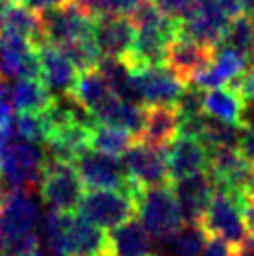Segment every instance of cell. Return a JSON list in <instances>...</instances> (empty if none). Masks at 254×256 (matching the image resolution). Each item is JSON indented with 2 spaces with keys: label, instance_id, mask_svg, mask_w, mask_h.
Returning a JSON list of instances; mask_svg holds the SVG:
<instances>
[{
  "label": "cell",
  "instance_id": "e0dca14e",
  "mask_svg": "<svg viewBox=\"0 0 254 256\" xmlns=\"http://www.w3.org/2000/svg\"><path fill=\"white\" fill-rule=\"evenodd\" d=\"M208 159H210V150L194 136L178 135L168 144V148H164V161L170 182L206 170Z\"/></svg>",
  "mask_w": 254,
  "mask_h": 256
},
{
  "label": "cell",
  "instance_id": "d6a6232c",
  "mask_svg": "<svg viewBox=\"0 0 254 256\" xmlns=\"http://www.w3.org/2000/svg\"><path fill=\"white\" fill-rule=\"evenodd\" d=\"M154 6L161 12V14L168 15L176 21H182L184 17H187L192 6H194V0H150Z\"/></svg>",
  "mask_w": 254,
  "mask_h": 256
},
{
  "label": "cell",
  "instance_id": "e575fe53",
  "mask_svg": "<svg viewBox=\"0 0 254 256\" xmlns=\"http://www.w3.org/2000/svg\"><path fill=\"white\" fill-rule=\"evenodd\" d=\"M232 247L226 242H222L220 238L210 236L208 242L204 243V249L200 250L198 256H232Z\"/></svg>",
  "mask_w": 254,
  "mask_h": 256
},
{
  "label": "cell",
  "instance_id": "60d3db41",
  "mask_svg": "<svg viewBox=\"0 0 254 256\" xmlns=\"http://www.w3.org/2000/svg\"><path fill=\"white\" fill-rule=\"evenodd\" d=\"M241 12L247 15H254V0H240Z\"/></svg>",
  "mask_w": 254,
  "mask_h": 256
},
{
  "label": "cell",
  "instance_id": "5b68a950",
  "mask_svg": "<svg viewBox=\"0 0 254 256\" xmlns=\"http://www.w3.org/2000/svg\"><path fill=\"white\" fill-rule=\"evenodd\" d=\"M38 189L42 200L54 212H75L84 194V184L73 163L47 159Z\"/></svg>",
  "mask_w": 254,
  "mask_h": 256
},
{
  "label": "cell",
  "instance_id": "f546056e",
  "mask_svg": "<svg viewBox=\"0 0 254 256\" xmlns=\"http://www.w3.org/2000/svg\"><path fill=\"white\" fill-rule=\"evenodd\" d=\"M62 50L70 56V60L73 62V66L77 68L78 72H88V70H96L101 60V52L94 43L92 34L90 36L77 40L71 45L62 47Z\"/></svg>",
  "mask_w": 254,
  "mask_h": 256
},
{
  "label": "cell",
  "instance_id": "603a6c76",
  "mask_svg": "<svg viewBox=\"0 0 254 256\" xmlns=\"http://www.w3.org/2000/svg\"><path fill=\"white\" fill-rule=\"evenodd\" d=\"M0 32L30 40L36 45L40 40V19L21 2H8L0 12Z\"/></svg>",
  "mask_w": 254,
  "mask_h": 256
},
{
  "label": "cell",
  "instance_id": "52a82bcc",
  "mask_svg": "<svg viewBox=\"0 0 254 256\" xmlns=\"http://www.w3.org/2000/svg\"><path fill=\"white\" fill-rule=\"evenodd\" d=\"M38 19H40L38 43H49L62 49L66 45H71L73 42L92 34L94 19L70 0L62 6L42 12Z\"/></svg>",
  "mask_w": 254,
  "mask_h": 256
},
{
  "label": "cell",
  "instance_id": "4316f807",
  "mask_svg": "<svg viewBox=\"0 0 254 256\" xmlns=\"http://www.w3.org/2000/svg\"><path fill=\"white\" fill-rule=\"evenodd\" d=\"M241 126H234V124H226L217 118H212L204 112V120H202V129L198 140L206 144V148H238L241 136Z\"/></svg>",
  "mask_w": 254,
  "mask_h": 256
},
{
  "label": "cell",
  "instance_id": "ab89813d",
  "mask_svg": "<svg viewBox=\"0 0 254 256\" xmlns=\"http://www.w3.org/2000/svg\"><path fill=\"white\" fill-rule=\"evenodd\" d=\"M144 2H148V0H118V14L131 15L134 10L140 8Z\"/></svg>",
  "mask_w": 254,
  "mask_h": 256
},
{
  "label": "cell",
  "instance_id": "277c9868",
  "mask_svg": "<svg viewBox=\"0 0 254 256\" xmlns=\"http://www.w3.org/2000/svg\"><path fill=\"white\" fill-rule=\"evenodd\" d=\"M73 166L77 168L82 184L88 189H118L129 192L134 200L142 189L136 182L129 178L120 157L106 156L88 148L73 161Z\"/></svg>",
  "mask_w": 254,
  "mask_h": 256
},
{
  "label": "cell",
  "instance_id": "ac0fdd59",
  "mask_svg": "<svg viewBox=\"0 0 254 256\" xmlns=\"http://www.w3.org/2000/svg\"><path fill=\"white\" fill-rule=\"evenodd\" d=\"M180 133V114L174 105L144 107V124L134 140L156 148H166Z\"/></svg>",
  "mask_w": 254,
  "mask_h": 256
},
{
  "label": "cell",
  "instance_id": "6da1fadb",
  "mask_svg": "<svg viewBox=\"0 0 254 256\" xmlns=\"http://www.w3.org/2000/svg\"><path fill=\"white\" fill-rule=\"evenodd\" d=\"M47 159L42 144L28 142L15 133L12 120L0 128V182L10 189H38Z\"/></svg>",
  "mask_w": 254,
  "mask_h": 256
},
{
  "label": "cell",
  "instance_id": "b9f144b4",
  "mask_svg": "<svg viewBox=\"0 0 254 256\" xmlns=\"http://www.w3.org/2000/svg\"><path fill=\"white\" fill-rule=\"evenodd\" d=\"M6 194H8V187L2 182H0V210H2V204H4V200H6Z\"/></svg>",
  "mask_w": 254,
  "mask_h": 256
},
{
  "label": "cell",
  "instance_id": "83f0119b",
  "mask_svg": "<svg viewBox=\"0 0 254 256\" xmlns=\"http://www.w3.org/2000/svg\"><path fill=\"white\" fill-rule=\"evenodd\" d=\"M210 236L204 232L200 222H184V226L166 240L172 256H198L204 249Z\"/></svg>",
  "mask_w": 254,
  "mask_h": 256
},
{
  "label": "cell",
  "instance_id": "7dc6e473",
  "mask_svg": "<svg viewBox=\"0 0 254 256\" xmlns=\"http://www.w3.org/2000/svg\"><path fill=\"white\" fill-rule=\"evenodd\" d=\"M0 12H2V8H0Z\"/></svg>",
  "mask_w": 254,
  "mask_h": 256
},
{
  "label": "cell",
  "instance_id": "f1b7e54d",
  "mask_svg": "<svg viewBox=\"0 0 254 256\" xmlns=\"http://www.w3.org/2000/svg\"><path fill=\"white\" fill-rule=\"evenodd\" d=\"M15 133L36 144H45L47 135H49V126L43 112H19V116L12 120Z\"/></svg>",
  "mask_w": 254,
  "mask_h": 256
},
{
  "label": "cell",
  "instance_id": "74e56055",
  "mask_svg": "<svg viewBox=\"0 0 254 256\" xmlns=\"http://www.w3.org/2000/svg\"><path fill=\"white\" fill-rule=\"evenodd\" d=\"M17 2H21L22 6H26L28 10H32V12H40V14H42L45 10L62 6L68 0H17Z\"/></svg>",
  "mask_w": 254,
  "mask_h": 256
},
{
  "label": "cell",
  "instance_id": "ffe728a7",
  "mask_svg": "<svg viewBox=\"0 0 254 256\" xmlns=\"http://www.w3.org/2000/svg\"><path fill=\"white\" fill-rule=\"evenodd\" d=\"M108 236V256H148L152 238L138 219H129L112 228Z\"/></svg>",
  "mask_w": 254,
  "mask_h": 256
},
{
  "label": "cell",
  "instance_id": "d4e9b609",
  "mask_svg": "<svg viewBox=\"0 0 254 256\" xmlns=\"http://www.w3.org/2000/svg\"><path fill=\"white\" fill-rule=\"evenodd\" d=\"M134 142V135L116 126L96 124L90 131V148L112 157H122Z\"/></svg>",
  "mask_w": 254,
  "mask_h": 256
},
{
  "label": "cell",
  "instance_id": "9a60e30c",
  "mask_svg": "<svg viewBox=\"0 0 254 256\" xmlns=\"http://www.w3.org/2000/svg\"><path fill=\"white\" fill-rule=\"evenodd\" d=\"M38 64H40V80L50 92V96H66L71 94L78 70L73 66L70 56L60 47L49 43H38Z\"/></svg>",
  "mask_w": 254,
  "mask_h": 256
},
{
  "label": "cell",
  "instance_id": "484cf974",
  "mask_svg": "<svg viewBox=\"0 0 254 256\" xmlns=\"http://www.w3.org/2000/svg\"><path fill=\"white\" fill-rule=\"evenodd\" d=\"M110 90L103 77L99 75L98 70H88V72H80V75L75 80V86L71 90V96L82 103L90 112H94L96 108L103 103V101L110 96Z\"/></svg>",
  "mask_w": 254,
  "mask_h": 256
},
{
  "label": "cell",
  "instance_id": "d590c367",
  "mask_svg": "<svg viewBox=\"0 0 254 256\" xmlns=\"http://www.w3.org/2000/svg\"><path fill=\"white\" fill-rule=\"evenodd\" d=\"M238 150L243 154L245 159H248V161L254 164V124L252 126H247V128L241 129V136H240Z\"/></svg>",
  "mask_w": 254,
  "mask_h": 256
},
{
  "label": "cell",
  "instance_id": "1f68e13d",
  "mask_svg": "<svg viewBox=\"0 0 254 256\" xmlns=\"http://www.w3.org/2000/svg\"><path fill=\"white\" fill-rule=\"evenodd\" d=\"M71 2L92 19L118 14V0H71Z\"/></svg>",
  "mask_w": 254,
  "mask_h": 256
},
{
  "label": "cell",
  "instance_id": "2e32d148",
  "mask_svg": "<svg viewBox=\"0 0 254 256\" xmlns=\"http://www.w3.org/2000/svg\"><path fill=\"white\" fill-rule=\"evenodd\" d=\"M170 189L180 208V214L184 217V222H200L215 192V184L208 170H202L170 182Z\"/></svg>",
  "mask_w": 254,
  "mask_h": 256
},
{
  "label": "cell",
  "instance_id": "836d02e7",
  "mask_svg": "<svg viewBox=\"0 0 254 256\" xmlns=\"http://www.w3.org/2000/svg\"><path fill=\"white\" fill-rule=\"evenodd\" d=\"M226 86H230L232 90L240 94L243 101L245 100H252L254 98V66H248L245 72L234 77Z\"/></svg>",
  "mask_w": 254,
  "mask_h": 256
},
{
  "label": "cell",
  "instance_id": "d6986e66",
  "mask_svg": "<svg viewBox=\"0 0 254 256\" xmlns=\"http://www.w3.org/2000/svg\"><path fill=\"white\" fill-rule=\"evenodd\" d=\"M247 68V58L232 47L222 45V47H219L217 52H213L212 64L208 66L202 73H198L190 82L200 86L202 90H212V88L228 84L234 77L241 75Z\"/></svg>",
  "mask_w": 254,
  "mask_h": 256
},
{
  "label": "cell",
  "instance_id": "f6af8a7d",
  "mask_svg": "<svg viewBox=\"0 0 254 256\" xmlns=\"http://www.w3.org/2000/svg\"><path fill=\"white\" fill-rule=\"evenodd\" d=\"M148 256H157V254H148Z\"/></svg>",
  "mask_w": 254,
  "mask_h": 256
},
{
  "label": "cell",
  "instance_id": "7a4b0ae2",
  "mask_svg": "<svg viewBox=\"0 0 254 256\" xmlns=\"http://www.w3.org/2000/svg\"><path fill=\"white\" fill-rule=\"evenodd\" d=\"M243 200L238 192L215 187L210 204L200 219V226L208 236H215L226 242L234 250L240 249L248 234L243 219Z\"/></svg>",
  "mask_w": 254,
  "mask_h": 256
},
{
  "label": "cell",
  "instance_id": "30bf717a",
  "mask_svg": "<svg viewBox=\"0 0 254 256\" xmlns=\"http://www.w3.org/2000/svg\"><path fill=\"white\" fill-rule=\"evenodd\" d=\"M124 166L129 178L144 187L168 185V170L164 161V148H156L150 144L134 140L124 154Z\"/></svg>",
  "mask_w": 254,
  "mask_h": 256
},
{
  "label": "cell",
  "instance_id": "8fae6325",
  "mask_svg": "<svg viewBox=\"0 0 254 256\" xmlns=\"http://www.w3.org/2000/svg\"><path fill=\"white\" fill-rule=\"evenodd\" d=\"M136 94L142 107L148 105H174L178 96L182 94L185 82L170 72L164 64L144 66L133 70Z\"/></svg>",
  "mask_w": 254,
  "mask_h": 256
},
{
  "label": "cell",
  "instance_id": "5bb4252c",
  "mask_svg": "<svg viewBox=\"0 0 254 256\" xmlns=\"http://www.w3.org/2000/svg\"><path fill=\"white\" fill-rule=\"evenodd\" d=\"M92 38L101 56L124 60L133 47L134 24L122 14L96 17L92 21Z\"/></svg>",
  "mask_w": 254,
  "mask_h": 256
},
{
  "label": "cell",
  "instance_id": "3957f363",
  "mask_svg": "<svg viewBox=\"0 0 254 256\" xmlns=\"http://www.w3.org/2000/svg\"><path fill=\"white\" fill-rule=\"evenodd\" d=\"M136 215L150 238L159 242H166L184 226V217L180 214L170 184L140 189L136 194Z\"/></svg>",
  "mask_w": 254,
  "mask_h": 256
},
{
  "label": "cell",
  "instance_id": "4fadbf2b",
  "mask_svg": "<svg viewBox=\"0 0 254 256\" xmlns=\"http://www.w3.org/2000/svg\"><path fill=\"white\" fill-rule=\"evenodd\" d=\"M213 52H215L213 47L196 43L192 40H187V38L176 36L166 45L162 64L166 66L182 82H190L198 73H202L212 64Z\"/></svg>",
  "mask_w": 254,
  "mask_h": 256
},
{
  "label": "cell",
  "instance_id": "8d00e7d4",
  "mask_svg": "<svg viewBox=\"0 0 254 256\" xmlns=\"http://www.w3.org/2000/svg\"><path fill=\"white\" fill-rule=\"evenodd\" d=\"M12 101H10V88L4 80H0V128L12 120Z\"/></svg>",
  "mask_w": 254,
  "mask_h": 256
},
{
  "label": "cell",
  "instance_id": "9c48e42d",
  "mask_svg": "<svg viewBox=\"0 0 254 256\" xmlns=\"http://www.w3.org/2000/svg\"><path fill=\"white\" fill-rule=\"evenodd\" d=\"M40 222V206L30 191L8 189L6 200L0 210V242L8 243L32 234Z\"/></svg>",
  "mask_w": 254,
  "mask_h": 256
},
{
  "label": "cell",
  "instance_id": "cb8c5ba5",
  "mask_svg": "<svg viewBox=\"0 0 254 256\" xmlns=\"http://www.w3.org/2000/svg\"><path fill=\"white\" fill-rule=\"evenodd\" d=\"M204 112L226 124L240 126L243 98L230 86H219L204 92Z\"/></svg>",
  "mask_w": 254,
  "mask_h": 256
},
{
  "label": "cell",
  "instance_id": "bcb514c9",
  "mask_svg": "<svg viewBox=\"0 0 254 256\" xmlns=\"http://www.w3.org/2000/svg\"><path fill=\"white\" fill-rule=\"evenodd\" d=\"M12 2H17V0H12Z\"/></svg>",
  "mask_w": 254,
  "mask_h": 256
},
{
  "label": "cell",
  "instance_id": "ee69618b",
  "mask_svg": "<svg viewBox=\"0 0 254 256\" xmlns=\"http://www.w3.org/2000/svg\"><path fill=\"white\" fill-rule=\"evenodd\" d=\"M0 256H10L8 254V250H6V247H4V243L0 242Z\"/></svg>",
  "mask_w": 254,
  "mask_h": 256
},
{
  "label": "cell",
  "instance_id": "4dcf8cb0",
  "mask_svg": "<svg viewBox=\"0 0 254 256\" xmlns=\"http://www.w3.org/2000/svg\"><path fill=\"white\" fill-rule=\"evenodd\" d=\"M174 107H176L180 118L202 114L204 112V90L196 84H187L185 82L182 94L174 101Z\"/></svg>",
  "mask_w": 254,
  "mask_h": 256
},
{
  "label": "cell",
  "instance_id": "7402d4cb",
  "mask_svg": "<svg viewBox=\"0 0 254 256\" xmlns=\"http://www.w3.org/2000/svg\"><path fill=\"white\" fill-rule=\"evenodd\" d=\"M10 88L12 108L17 112H43L49 107L52 96L40 78H15Z\"/></svg>",
  "mask_w": 254,
  "mask_h": 256
},
{
  "label": "cell",
  "instance_id": "8992f818",
  "mask_svg": "<svg viewBox=\"0 0 254 256\" xmlns=\"http://www.w3.org/2000/svg\"><path fill=\"white\" fill-rule=\"evenodd\" d=\"M78 215L103 230H112L136 215V200L118 189H90L78 202Z\"/></svg>",
  "mask_w": 254,
  "mask_h": 256
},
{
  "label": "cell",
  "instance_id": "f35d334b",
  "mask_svg": "<svg viewBox=\"0 0 254 256\" xmlns=\"http://www.w3.org/2000/svg\"><path fill=\"white\" fill-rule=\"evenodd\" d=\"M217 2V6L222 10V14L228 17V19H234V17H238L241 12V4L240 0H215Z\"/></svg>",
  "mask_w": 254,
  "mask_h": 256
},
{
  "label": "cell",
  "instance_id": "7c38bea8",
  "mask_svg": "<svg viewBox=\"0 0 254 256\" xmlns=\"http://www.w3.org/2000/svg\"><path fill=\"white\" fill-rule=\"evenodd\" d=\"M40 78L38 50L30 40L0 32V80Z\"/></svg>",
  "mask_w": 254,
  "mask_h": 256
},
{
  "label": "cell",
  "instance_id": "ba28073f",
  "mask_svg": "<svg viewBox=\"0 0 254 256\" xmlns=\"http://www.w3.org/2000/svg\"><path fill=\"white\" fill-rule=\"evenodd\" d=\"M208 174L215 187L228 189L245 196L254 187V164L238 148H212L208 159Z\"/></svg>",
  "mask_w": 254,
  "mask_h": 256
},
{
  "label": "cell",
  "instance_id": "7bdbcfd3",
  "mask_svg": "<svg viewBox=\"0 0 254 256\" xmlns=\"http://www.w3.org/2000/svg\"><path fill=\"white\" fill-rule=\"evenodd\" d=\"M21 256H42V252H40V249H36V250H30V252H24Z\"/></svg>",
  "mask_w": 254,
  "mask_h": 256
},
{
  "label": "cell",
  "instance_id": "44dd1931",
  "mask_svg": "<svg viewBox=\"0 0 254 256\" xmlns=\"http://www.w3.org/2000/svg\"><path fill=\"white\" fill-rule=\"evenodd\" d=\"M96 70L99 72V75L103 77V80L108 86V90L116 98L134 103V105H140L138 94H136V84H134V73L126 60L101 56Z\"/></svg>",
  "mask_w": 254,
  "mask_h": 256
}]
</instances>
